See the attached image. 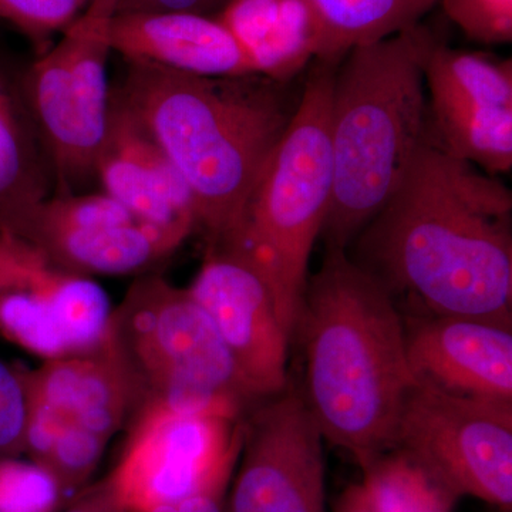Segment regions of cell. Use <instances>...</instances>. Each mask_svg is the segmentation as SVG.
Returning a JSON list of instances; mask_svg holds the SVG:
<instances>
[{"label": "cell", "mask_w": 512, "mask_h": 512, "mask_svg": "<svg viewBox=\"0 0 512 512\" xmlns=\"http://www.w3.org/2000/svg\"><path fill=\"white\" fill-rule=\"evenodd\" d=\"M117 3L90 0L26 79L30 110L55 168L57 194H73L96 177L109 130L107 59Z\"/></svg>", "instance_id": "7"}, {"label": "cell", "mask_w": 512, "mask_h": 512, "mask_svg": "<svg viewBox=\"0 0 512 512\" xmlns=\"http://www.w3.org/2000/svg\"><path fill=\"white\" fill-rule=\"evenodd\" d=\"M28 397L22 373L0 360V461L25 453Z\"/></svg>", "instance_id": "27"}, {"label": "cell", "mask_w": 512, "mask_h": 512, "mask_svg": "<svg viewBox=\"0 0 512 512\" xmlns=\"http://www.w3.org/2000/svg\"><path fill=\"white\" fill-rule=\"evenodd\" d=\"M50 271L42 256L20 242L0 245V295L30 288Z\"/></svg>", "instance_id": "28"}, {"label": "cell", "mask_w": 512, "mask_h": 512, "mask_svg": "<svg viewBox=\"0 0 512 512\" xmlns=\"http://www.w3.org/2000/svg\"><path fill=\"white\" fill-rule=\"evenodd\" d=\"M231 0H119L116 13H192L211 16Z\"/></svg>", "instance_id": "29"}, {"label": "cell", "mask_w": 512, "mask_h": 512, "mask_svg": "<svg viewBox=\"0 0 512 512\" xmlns=\"http://www.w3.org/2000/svg\"><path fill=\"white\" fill-rule=\"evenodd\" d=\"M110 46L140 60L200 76L256 74L251 60L218 18L192 13H116Z\"/></svg>", "instance_id": "16"}, {"label": "cell", "mask_w": 512, "mask_h": 512, "mask_svg": "<svg viewBox=\"0 0 512 512\" xmlns=\"http://www.w3.org/2000/svg\"><path fill=\"white\" fill-rule=\"evenodd\" d=\"M49 197L36 137L0 74V245L23 244L33 215Z\"/></svg>", "instance_id": "19"}, {"label": "cell", "mask_w": 512, "mask_h": 512, "mask_svg": "<svg viewBox=\"0 0 512 512\" xmlns=\"http://www.w3.org/2000/svg\"><path fill=\"white\" fill-rule=\"evenodd\" d=\"M511 211V191L429 126L402 183L360 232L357 264L430 315L512 326Z\"/></svg>", "instance_id": "1"}, {"label": "cell", "mask_w": 512, "mask_h": 512, "mask_svg": "<svg viewBox=\"0 0 512 512\" xmlns=\"http://www.w3.org/2000/svg\"><path fill=\"white\" fill-rule=\"evenodd\" d=\"M111 311L92 279L50 269L30 288L0 295V332L45 360L82 356L106 343Z\"/></svg>", "instance_id": "13"}, {"label": "cell", "mask_w": 512, "mask_h": 512, "mask_svg": "<svg viewBox=\"0 0 512 512\" xmlns=\"http://www.w3.org/2000/svg\"><path fill=\"white\" fill-rule=\"evenodd\" d=\"M430 110L510 107L511 60H495L484 53L450 49L437 42L424 67Z\"/></svg>", "instance_id": "20"}, {"label": "cell", "mask_w": 512, "mask_h": 512, "mask_svg": "<svg viewBox=\"0 0 512 512\" xmlns=\"http://www.w3.org/2000/svg\"><path fill=\"white\" fill-rule=\"evenodd\" d=\"M194 231L188 222L160 225L137 218L126 224L40 232L28 247L62 274L130 275L163 261Z\"/></svg>", "instance_id": "17"}, {"label": "cell", "mask_w": 512, "mask_h": 512, "mask_svg": "<svg viewBox=\"0 0 512 512\" xmlns=\"http://www.w3.org/2000/svg\"><path fill=\"white\" fill-rule=\"evenodd\" d=\"M84 2H86V5H87V3H89V2H90V0H84Z\"/></svg>", "instance_id": "32"}, {"label": "cell", "mask_w": 512, "mask_h": 512, "mask_svg": "<svg viewBox=\"0 0 512 512\" xmlns=\"http://www.w3.org/2000/svg\"><path fill=\"white\" fill-rule=\"evenodd\" d=\"M26 397L110 440L144 402L143 390L110 338L82 356L23 370Z\"/></svg>", "instance_id": "15"}, {"label": "cell", "mask_w": 512, "mask_h": 512, "mask_svg": "<svg viewBox=\"0 0 512 512\" xmlns=\"http://www.w3.org/2000/svg\"><path fill=\"white\" fill-rule=\"evenodd\" d=\"M323 440L291 383L256 404L244 419L241 463L224 512H326Z\"/></svg>", "instance_id": "10"}, {"label": "cell", "mask_w": 512, "mask_h": 512, "mask_svg": "<svg viewBox=\"0 0 512 512\" xmlns=\"http://www.w3.org/2000/svg\"><path fill=\"white\" fill-rule=\"evenodd\" d=\"M443 9L470 39L487 45L511 42L512 0H443Z\"/></svg>", "instance_id": "26"}, {"label": "cell", "mask_w": 512, "mask_h": 512, "mask_svg": "<svg viewBox=\"0 0 512 512\" xmlns=\"http://www.w3.org/2000/svg\"><path fill=\"white\" fill-rule=\"evenodd\" d=\"M295 335L305 352L302 397L323 439L360 468L394 448L404 402L419 377L393 293L345 249L328 248L306 285Z\"/></svg>", "instance_id": "2"}, {"label": "cell", "mask_w": 512, "mask_h": 512, "mask_svg": "<svg viewBox=\"0 0 512 512\" xmlns=\"http://www.w3.org/2000/svg\"><path fill=\"white\" fill-rule=\"evenodd\" d=\"M414 375L447 392L512 403V326L430 315L404 320Z\"/></svg>", "instance_id": "12"}, {"label": "cell", "mask_w": 512, "mask_h": 512, "mask_svg": "<svg viewBox=\"0 0 512 512\" xmlns=\"http://www.w3.org/2000/svg\"><path fill=\"white\" fill-rule=\"evenodd\" d=\"M458 497L512 507V403L447 392L421 379L404 402L396 446Z\"/></svg>", "instance_id": "9"}, {"label": "cell", "mask_w": 512, "mask_h": 512, "mask_svg": "<svg viewBox=\"0 0 512 512\" xmlns=\"http://www.w3.org/2000/svg\"><path fill=\"white\" fill-rule=\"evenodd\" d=\"M436 37L417 25L355 47L336 69L329 110L332 198L322 237L346 249L390 200L429 131L424 67Z\"/></svg>", "instance_id": "4"}, {"label": "cell", "mask_w": 512, "mask_h": 512, "mask_svg": "<svg viewBox=\"0 0 512 512\" xmlns=\"http://www.w3.org/2000/svg\"><path fill=\"white\" fill-rule=\"evenodd\" d=\"M244 419L141 404L130 421L119 464L109 477L124 510L151 512L227 490L241 454Z\"/></svg>", "instance_id": "8"}, {"label": "cell", "mask_w": 512, "mask_h": 512, "mask_svg": "<svg viewBox=\"0 0 512 512\" xmlns=\"http://www.w3.org/2000/svg\"><path fill=\"white\" fill-rule=\"evenodd\" d=\"M372 512H453L458 495L429 467L400 447L362 468Z\"/></svg>", "instance_id": "22"}, {"label": "cell", "mask_w": 512, "mask_h": 512, "mask_svg": "<svg viewBox=\"0 0 512 512\" xmlns=\"http://www.w3.org/2000/svg\"><path fill=\"white\" fill-rule=\"evenodd\" d=\"M335 512H372L362 484H353L336 501Z\"/></svg>", "instance_id": "31"}, {"label": "cell", "mask_w": 512, "mask_h": 512, "mask_svg": "<svg viewBox=\"0 0 512 512\" xmlns=\"http://www.w3.org/2000/svg\"><path fill=\"white\" fill-rule=\"evenodd\" d=\"M187 289L210 316L249 392L258 400L284 392L292 338L258 266L232 245L212 242Z\"/></svg>", "instance_id": "11"}, {"label": "cell", "mask_w": 512, "mask_h": 512, "mask_svg": "<svg viewBox=\"0 0 512 512\" xmlns=\"http://www.w3.org/2000/svg\"><path fill=\"white\" fill-rule=\"evenodd\" d=\"M430 128L454 156L490 175L507 174L512 167V109L430 110Z\"/></svg>", "instance_id": "23"}, {"label": "cell", "mask_w": 512, "mask_h": 512, "mask_svg": "<svg viewBox=\"0 0 512 512\" xmlns=\"http://www.w3.org/2000/svg\"><path fill=\"white\" fill-rule=\"evenodd\" d=\"M338 66L315 60L301 101L241 217L215 241L239 249L258 266L292 339L308 285L309 261L332 198L329 110Z\"/></svg>", "instance_id": "5"}, {"label": "cell", "mask_w": 512, "mask_h": 512, "mask_svg": "<svg viewBox=\"0 0 512 512\" xmlns=\"http://www.w3.org/2000/svg\"><path fill=\"white\" fill-rule=\"evenodd\" d=\"M96 177L104 192L138 220L160 225L188 222L197 229L194 200L183 175L147 128L113 96Z\"/></svg>", "instance_id": "14"}, {"label": "cell", "mask_w": 512, "mask_h": 512, "mask_svg": "<svg viewBox=\"0 0 512 512\" xmlns=\"http://www.w3.org/2000/svg\"><path fill=\"white\" fill-rule=\"evenodd\" d=\"M218 19L237 39L255 73L286 83L323 49V29L309 0H231Z\"/></svg>", "instance_id": "18"}, {"label": "cell", "mask_w": 512, "mask_h": 512, "mask_svg": "<svg viewBox=\"0 0 512 512\" xmlns=\"http://www.w3.org/2000/svg\"><path fill=\"white\" fill-rule=\"evenodd\" d=\"M60 484L45 467L16 458L0 461V512H52Z\"/></svg>", "instance_id": "24"}, {"label": "cell", "mask_w": 512, "mask_h": 512, "mask_svg": "<svg viewBox=\"0 0 512 512\" xmlns=\"http://www.w3.org/2000/svg\"><path fill=\"white\" fill-rule=\"evenodd\" d=\"M323 29L318 60L338 63L355 47L372 45L420 25L437 0H309Z\"/></svg>", "instance_id": "21"}, {"label": "cell", "mask_w": 512, "mask_h": 512, "mask_svg": "<svg viewBox=\"0 0 512 512\" xmlns=\"http://www.w3.org/2000/svg\"><path fill=\"white\" fill-rule=\"evenodd\" d=\"M84 0H0V19L8 20L37 45L69 28Z\"/></svg>", "instance_id": "25"}, {"label": "cell", "mask_w": 512, "mask_h": 512, "mask_svg": "<svg viewBox=\"0 0 512 512\" xmlns=\"http://www.w3.org/2000/svg\"><path fill=\"white\" fill-rule=\"evenodd\" d=\"M109 338L140 384L143 404L241 420L262 402L200 303L160 275L131 285L111 311Z\"/></svg>", "instance_id": "6"}, {"label": "cell", "mask_w": 512, "mask_h": 512, "mask_svg": "<svg viewBox=\"0 0 512 512\" xmlns=\"http://www.w3.org/2000/svg\"><path fill=\"white\" fill-rule=\"evenodd\" d=\"M119 100L163 148L194 200L207 244L237 224L292 113L259 74L200 76L126 60Z\"/></svg>", "instance_id": "3"}, {"label": "cell", "mask_w": 512, "mask_h": 512, "mask_svg": "<svg viewBox=\"0 0 512 512\" xmlns=\"http://www.w3.org/2000/svg\"><path fill=\"white\" fill-rule=\"evenodd\" d=\"M67 512H126L121 504L119 495L114 490L110 478L97 485L93 491L84 495Z\"/></svg>", "instance_id": "30"}]
</instances>
